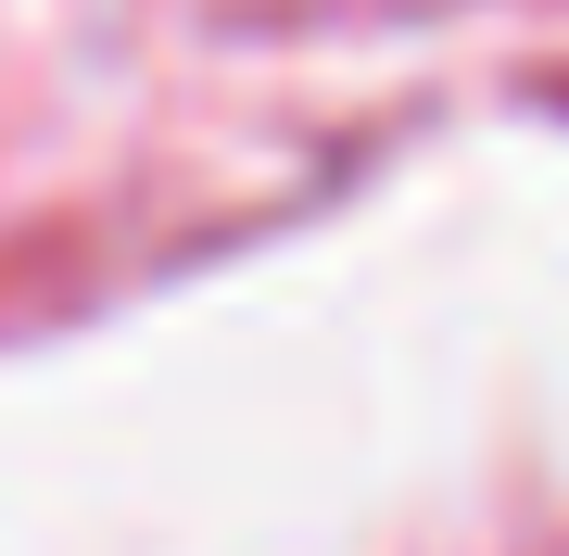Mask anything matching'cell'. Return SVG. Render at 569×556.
Masks as SVG:
<instances>
[]
</instances>
